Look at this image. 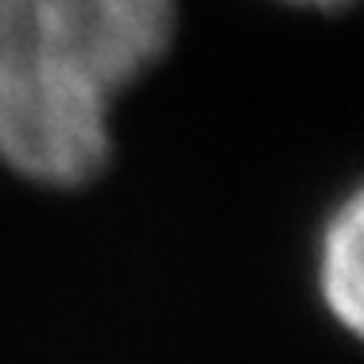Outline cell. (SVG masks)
<instances>
[{"instance_id":"cell-1","label":"cell","mask_w":364,"mask_h":364,"mask_svg":"<svg viewBox=\"0 0 364 364\" xmlns=\"http://www.w3.org/2000/svg\"><path fill=\"white\" fill-rule=\"evenodd\" d=\"M109 101L0 28V163L43 186H82L109 163Z\"/></svg>"},{"instance_id":"cell-3","label":"cell","mask_w":364,"mask_h":364,"mask_svg":"<svg viewBox=\"0 0 364 364\" xmlns=\"http://www.w3.org/2000/svg\"><path fill=\"white\" fill-rule=\"evenodd\" d=\"M318 283L329 314L349 333L364 326V202L349 194L341 210L329 218L322 237V259H318Z\"/></svg>"},{"instance_id":"cell-4","label":"cell","mask_w":364,"mask_h":364,"mask_svg":"<svg viewBox=\"0 0 364 364\" xmlns=\"http://www.w3.org/2000/svg\"><path fill=\"white\" fill-rule=\"evenodd\" d=\"M294 4H314V8H341L349 0H294Z\"/></svg>"},{"instance_id":"cell-2","label":"cell","mask_w":364,"mask_h":364,"mask_svg":"<svg viewBox=\"0 0 364 364\" xmlns=\"http://www.w3.org/2000/svg\"><path fill=\"white\" fill-rule=\"evenodd\" d=\"M0 28L112 97L167 50L175 0H0Z\"/></svg>"}]
</instances>
